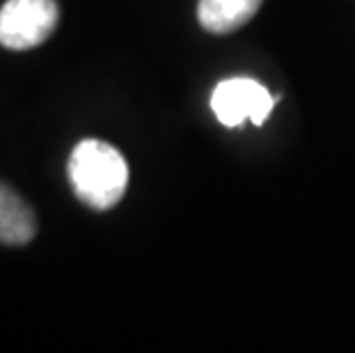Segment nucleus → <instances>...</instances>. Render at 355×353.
I'll return each mask as SVG.
<instances>
[{
	"mask_svg": "<svg viewBox=\"0 0 355 353\" xmlns=\"http://www.w3.org/2000/svg\"><path fill=\"white\" fill-rule=\"evenodd\" d=\"M67 175L76 198L94 212L117 207L128 186V165L122 152L94 138L73 147Z\"/></svg>",
	"mask_w": 355,
	"mask_h": 353,
	"instance_id": "1",
	"label": "nucleus"
},
{
	"mask_svg": "<svg viewBox=\"0 0 355 353\" xmlns=\"http://www.w3.org/2000/svg\"><path fill=\"white\" fill-rule=\"evenodd\" d=\"M60 24L55 0H7L0 7V46L30 51L42 46Z\"/></svg>",
	"mask_w": 355,
	"mask_h": 353,
	"instance_id": "2",
	"label": "nucleus"
},
{
	"mask_svg": "<svg viewBox=\"0 0 355 353\" xmlns=\"http://www.w3.org/2000/svg\"><path fill=\"white\" fill-rule=\"evenodd\" d=\"M211 108L225 126H239L245 119L261 126L275 108V96L252 78H230L214 89Z\"/></svg>",
	"mask_w": 355,
	"mask_h": 353,
	"instance_id": "3",
	"label": "nucleus"
},
{
	"mask_svg": "<svg viewBox=\"0 0 355 353\" xmlns=\"http://www.w3.org/2000/svg\"><path fill=\"white\" fill-rule=\"evenodd\" d=\"M37 234V221L28 202L0 182V243L26 246Z\"/></svg>",
	"mask_w": 355,
	"mask_h": 353,
	"instance_id": "4",
	"label": "nucleus"
},
{
	"mask_svg": "<svg viewBox=\"0 0 355 353\" xmlns=\"http://www.w3.org/2000/svg\"><path fill=\"white\" fill-rule=\"evenodd\" d=\"M263 0H200L198 19L214 35L236 33L250 21Z\"/></svg>",
	"mask_w": 355,
	"mask_h": 353,
	"instance_id": "5",
	"label": "nucleus"
}]
</instances>
